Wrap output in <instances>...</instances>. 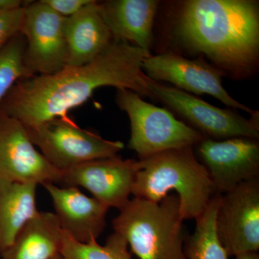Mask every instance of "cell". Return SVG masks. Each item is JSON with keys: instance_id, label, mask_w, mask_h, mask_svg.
Masks as SVG:
<instances>
[{"instance_id": "6da1fadb", "label": "cell", "mask_w": 259, "mask_h": 259, "mask_svg": "<svg viewBox=\"0 0 259 259\" xmlns=\"http://www.w3.org/2000/svg\"><path fill=\"white\" fill-rule=\"evenodd\" d=\"M148 55L128 42L113 40L88 64L65 66L55 74L34 75L18 81L0 110L25 127L42 125L83 105L102 87L127 90L153 98L143 64Z\"/></svg>"}, {"instance_id": "7a4b0ae2", "label": "cell", "mask_w": 259, "mask_h": 259, "mask_svg": "<svg viewBox=\"0 0 259 259\" xmlns=\"http://www.w3.org/2000/svg\"><path fill=\"white\" fill-rule=\"evenodd\" d=\"M175 33L184 47L218 69L243 77L256 67L259 10L252 0H188L182 3Z\"/></svg>"}, {"instance_id": "3957f363", "label": "cell", "mask_w": 259, "mask_h": 259, "mask_svg": "<svg viewBox=\"0 0 259 259\" xmlns=\"http://www.w3.org/2000/svg\"><path fill=\"white\" fill-rule=\"evenodd\" d=\"M171 191L185 220L197 219L216 194L205 167L193 147L170 150L138 160L132 194L135 198L160 202Z\"/></svg>"}, {"instance_id": "277c9868", "label": "cell", "mask_w": 259, "mask_h": 259, "mask_svg": "<svg viewBox=\"0 0 259 259\" xmlns=\"http://www.w3.org/2000/svg\"><path fill=\"white\" fill-rule=\"evenodd\" d=\"M183 221L178 196L174 193L160 202L131 199L112 226L139 259H187Z\"/></svg>"}, {"instance_id": "5b68a950", "label": "cell", "mask_w": 259, "mask_h": 259, "mask_svg": "<svg viewBox=\"0 0 259 259\" xmlns=\"http://www.w3.org/2000/svg\"><path fill=\"white\" fill-rule=\"evenodd\" d=\"M116 103L128 115V148L137 153L139 159L170 150L194 147L205 138L166 109L144 101L134 92L117 90Z\"/></svg>"}, {"instance_id": "8992f818", "label": "cell", "mask_w": 259, "mask_h": 259, "mask_svg": "<svg viewBox=\"0 0 259 259\" xmlns=\"http://www.w3.org/2000/svg\"><path fill=\"white\" fill-rule=\"evenodd\" d=\"M25 128L32 144L60 171L86 162L114 157L125 148L121 141H108L81 128L69 116Z\"/></svg>"}, {"instance_id": "52a82bcc", "label": "cell", "mask_w": 259, "mask_h": 259, "mask_svg": "<svg viewBox=\"0 0 259 259\" xmlns=\"http://www.w3.org/2000/svg\"><path fill=\"white\" fill-rule=\"evenodd\" d=\"M147 83L153 99L159 100L188 121L194 126L193 128L204 137L213 140L232 138L258 139V117L245 118L149 77Z\"/></svg>"}, {"instance_id": "ba28073f", "label": "cell", "mask_w": 259, "mask_h": 259, "mask_svg": "<svg viewBox=\"0 0 259 259\" xmlns=\"http://www.w3.org/2000/svg\"><path fill=\"white\" fill-rule=\"evenodd\" d=\"M65 18L42 0L25 7L22 35L25 37L24 63L32 75L55 74L67 64Z\"/></svg>"}, {"instance_id": "9c48e42d", "label": "cell", "mask_w": 259, "mask_h": 259, "mask_svg": "<svg viewBox=\"0 0 259 259\" xmlns=\"http://www.w3.org/2000/svg\"><path fill=\"white\" fill-rule=\"evenodd\" d=\"M216 228L230 256L259 249V177L221 194Z\"/></svg>"}, {"instance_id": "30bf717a", "label": "cell", "mask_w": 259, "mask_h": 259, "mask_svg": "<svg viewBox=\"0 0 259 259\" xmlns=\"http://www.w3.org/2000/svg\"><path fill=\"white\" fill-rule=\"evenodd\" d=\"M143 70L154 81H166L184 92L196 95L207 94L218 99L226 106L248 112L251 117H258V112L240 103L223 88V72L201 60L186 59L175 53H163L146 58Z\"/></svg>"}, {"instance_id": "8fae6325", "label": "cell", "mask_w": 259, "mask_h": 259, "mask_svg": "<svg viewBox=\"0 0 259 259\" xmlns=\"http://www.w3.org/2000/svg\"><path fill=\"white\" fill-rule=\"evenodd\" d=\"M61 175L32 144L25 126L0 110V177L37 185H57Z\"/></svg>"}, {"instance_id": "7c38bea8", "label": "cell", "mask_w": 259, "mask_h": 259, "mask_svg": "<svg viewBox=\"0 0 259 259\" xmlns=\"http://www.w3.org/2000/svg\"><path fill=\"white\" fill-rule=\"evenodd\" d=\"M196 146L216 194L226 193L241 182L259 177L258 140L204 138Z\"/></svg>"}, {"instance_id": "4fadbf2b", "label": "cell", "mask_w": 259, "mask_h": 259, "mask_svg": "<svg viewBox=\"0 0 259 259\" xmlns=\"http://www.w3.org/2000/svg\"><path fill=\"white\" fill-rule=\"evenodd\" d=\"M137 171L138 161L116 156L86 162L61 171V184L83 187L109 208L120 210L131 200Z\"/></svg>"}, {"instance_id": "5bb4252c", "label": "cell", "mask_w": 259, "mask_h": 259, "mask_svg": "<svg viewBox=\"0 0 259 259\" xmlns=\"http://www.w3.org/2000/svg\"><path fill=\"white\" fill-rule=\"evenodd\" d=\"M42 186L51 196L61 228L80 243L97 241L106 226L110 208L78 187H60L54 183Z\"/></svg>"}, {"instance_id": "9a60e30c", "label": "cell", "mask_w": 259, "mask_h": 259, "mask_svg": "<svg viewBox=\"0 0 259 259\" xmlns=\"http://www.w3.org/2000/svg\"><path fill=\"white\" fill-rule=\"evenodd\" d=\"M159 2L155 0H107L99 10L112 39L128 42L148 55Z\"/></svg>"}, {"instance_id": "2e32d148", "label": "cell", "mask_w": 259, "mask_h": 259, "mask_svg": "<svg viewBox=\"0 0 259 259\" xmlns=\"http://www.w3.org/2000/svg\"><path fill=\"white\" fill-rule=\"evenodd\" d=\"M64 32L68 49L66 66L90 63L113 40L100 14L98 2L94 0L76 14L65 18Z\"/></svg>"}, {"instance_id": "e0dca14e", "label": "cell", "mask_w": 259, "mask_h": 259, "mask_svg": "<svg viewBox=\"0 0 259 259\" xmlns=\"http://www.w3.org/2000/svg\"><path fill=\"white\" fill-rule=\"evenodd\" d=\"M63 229L55 214L38 212L20 230L2 259H52L60 254Z\"/></svg>"}, {"instance_id": "ac0fdd59", "label": "cell", "mask_w": 259, "mask_h": 259, "mask_svg": "<svg viewBox=\"0 0 259 259\" xmlns=\"http://www.w3.org/2000/svg\"><path fill=\"white\" fill-rule=\"evenodd\" d=\"M37 187L0 177V253L9 248L20 230L38 212Z\"/></svg>"}, {"instance_id": "d6986e66", "label": "cell", "mask_w": 259, "mask_h": 259, "mask_svg": "<svg viewBox=\"0 0 259 259\" xmlns=\"http://www.w3.org/2000/svg\"><path fill=\"white\" fill-rule=\"evenodd\" d=\"M221 194L213 196L204 212L197 218L192 235L186 238L185 253L187 259H228L218 238L216 219Z\"/></svg>"}, {"instance_id": "ffe728a7", "label": "cell", "mask_w": 259, "mask_h": 259, "mask_svg": "<svg viewBox=\"0 0 259 259\" xmlns=\"http://www.w3.org/2000/svg\"><path fill=\"white\" fill-rule=\"evenodd\" d=\"M60 255L63 259H133L127 241L115 232L100 245L97 241L80 243L63 230Z\"/></svg>"}, {"instance_id": "44dd1931", "label": "cell", "mask_w": 259, "mask_h": 259, "mask_svg": "<svg viewBox=\"0 0 259 259\" xmlns=\"http://www.w3.org/2000/svg\"><path fill=\"white\" fill-rule=\"evenodd\" d=\"M25 46L20 32L0 49V106L15 83L34 76L24 63Z\"/></svg>"}, {"instance_id": "7402d4cb", "label": "cell", "mask_w": 259, "mask_h": 259, "mask_svg": "<svg viewBox=\"0 0 259 259\" xmlns=\"http://www.w3.org/2000/svg\"><path fill=\"white\" fill-rule=\"evenodd\" d=\"M25 5L18 9L0 13V49L20 33Z\"/></svg>"}, {"instance_id": "603a6c76", "label": "cell", "mask_w": 259, "mask_h": 259, "mask_svg": "<svg viewBox=\"0 0 259 259\" xmlns=\"http://www.w3.org/2000/svg\"><path fill=\"white\" fill-rule=\"evenodd\" d=\"M42 3L64 18H69L80 11L92 0H42Z\"/></svg>"}, {"instance_id": "cb8c5ba5", "label": "cell", "mask_w": 259, "mask_h": 259, "mask_svg": "<svg viewBox=\"0 0 259 259\" xmlns=\"http://www.w3.org/2000/svg\"><path fill=\"white\" fill-rule=\"evenodd\" d=\"M26 3L21 0H0V13L18 9L25 6Z\"/></svg>"}, {"instance_id": "d4e9b609", "label": "cell", "mask_w": 259, "mask_h": 259, "mask_svg": "<svg viewBox=\"0 0 259 259\" xmlns=\"http://www.w3.org/2000/svg\"><path fill=\"white\" fill-rule=\"evenodd\" d=\"M236 259H259L258 252H250V253H243L236 255Z\"/></svg>"}, {"instance_id": "484cf974", "label": "cell", "mask_w": 259, "mask_h": 259, "mask_svg": "<svg viewBox=\"0 0 259 259\" xmlns=\"http://www.w3.org/2000/svg\"><path fill=\"white\" fill-rule=\"evenodd\" d=\"M52 259H63L62 257H61V255L60 254L56 255V256L54 257V258Z\"/></svg>"}, {"instance_id": "4316f807", "label": "cell", "mask_w": 259, "mask_h": 259, "mask_svg": "<svg viewBox=\"0 0 259 259\" xmlns=\"http://www.w3.org/2000/svg\"><path fill=\"white\" fill-rule=\"evenodd\" d=\"M0 259H2L1 253H0Z\"/></svg>"}]
</instances>
